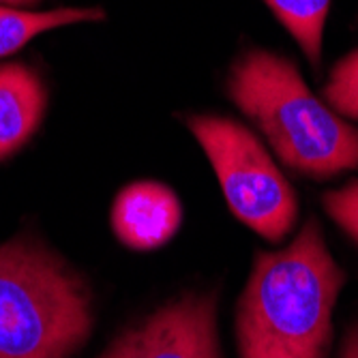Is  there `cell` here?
Masks as SVG:
<instances>
[{"mask_svg":"<svg viewBox=\"0 0 358 358\" xmlns=\"http://www.w3.org/2000/svg\"><path fill=\"white\" fill-rule=\"evenodd\" d=\"M41 0H0V5H7V7H17V9H32L37 7Z\"/></svg>","mask_w":358,"mask_h":358,"instance_id":"4fadbf2b","label":"cell"},{"mask_svg":"<svg viewBox=\"0 0 358 358\" xmlns=\"http://www.w3.org/2000/svg\"><path fill=\"white\" fill-rule=\"evenodd\" d=\"M103 358H223L213 294H185L127 331Z\"/></svg>","mask_w":358,"mask_h":358,"instance_id":"5b68a950","label":"cell"},{"mask_svg":"<svg viewBox=\"0 0 358 358\" xmlns=\"http://www.w3.org/2000/svg\"><path fill=\"white\" fill-rule=\"evenodd\" d=\"M182 223L178 195L164 182L138 180L127 185L114 200L112 227L116 238L136 251L168 245Z\"/></svg>","mask_w":358,"mask_h":358,"instance_id":"8992f818","label":"cell"},{"mask_svg":"<svg viewBox=\"0 0 358 358\" xmlns=\"http://www.w3.org/2000/svg\"><path fill=\"white\" fill-rule=\"evenodd\" d=\"M185 124L206 152L232 215L268 243H281L299 219V198L262 140L217 114H189Z\"/></svg>","mask_w":358,"mask_h":358,"instance_id":"277c9868","label":"cell"},{"mask_svg":"<svg viewBox=\"0 0 358 358\" xmlns=\"http://www.w3.org/2000/svg\"><path fill=\"white\" fill-rule=\"evenodd\" d=\"M341 358H358V327H354L348 333L343 350H341Z\"/></svg>","mask_w":358,"mask_h":358,"instance_id":"7c38bea8","label":"cell"},{"mask_svg":"<svg viewBox=\"0 0 358 358\" xmlns=\"http://www.w3.org/2000/svg\"><path fill=\"white\" fill-rule=\"evenodd\" d=\"M48 103V86L30 64L0 62V164L35 138Z\"/></svg>","mask_w":358,"mask_h":358,"instance_id":"52a82bcc","label":"cell"},{"mask_svg":"<svg viewBox=\"0 0 358 358\" xmlns=\"http://www.w3.org/2000/svg\"><path fill=\"white\" fill-rule=\"evenodd\" d=\"M225 88L283 166L315 180L358 170V127L315 96L292 60L249 48L232 62Z\"/></svg>","mask_w":358,"mask_h":358,"instance_id":"7a4b0ae2","label":"cell"},{"mask_svg":"<svg viewBox=\"0 0 358 358\" xmlns=\"http://www.w3.org/2000/svg\"><path fill=\"white\" fill-rule=\"evenodd\" d=\"M345 273L309 219L281 251H259L236 309L241 358H327Z\"/></svg>","mask_w":358,"mask_h":358,"instance_id":"6da1fadb","label":"cell"},{"mask_svg":"<svg viewBox=\"0 0 358 358\" xmlns=\"http://www.w3.org/2000/svg\"><path fill=\"white\" fill-rule=\"evenodd\" d=\"M324 99L339 116L358 120V50L343 56L331 69Z\"/></svg>","mask_w":358,"mask_h":358,"instance_id":"30bf717a","label":"cell"},{"mask_svg":"<svg viewBox=\"0 0 358 358\" xmlns=\"http://www.w3.org/2000/svg\"><path fill=\"white\" fill-rule=\"evenodd\" d=\"M322 206L341 230L358 243V180L322 195Z\"/></svg>","mask_w":358,"mask_h":358,"instance_id":"8fae6325","label":"cell"},{"mask_svg":"<svg viewBox=\"0 0 358 358\" xmlns=\"http://www.w3.org/2000/svg\"><path fill=\"white\" fill-rule=\"evenodd\" d=\"M90 329L80 275L35 243L0 247V358H71Z\"/></svg>","mask_w":358,"mask_h":358,"instance_id":"3957f363","label":"cell"},{"mask_svg":"<svg viewBox=\"0 0 358 358\" xmlns=\"http://www.w3.org/2000/svg\"><path fill=\"white\" fill-rule=\"evenodd\" d=\"M101 20H106V11L101 7H58L50 11H32L0 5V58L17 54L43 32Z\"/></svg>","mask_w":358,"mask_h":358,"instance_id":"ba28073f","label":"cell"},{"mask_svg":"<svg viewBox=\"0 0 358 358\" xmlns=\"http://www.w3.org/2000/svg\"><path fill=\"white\" fill-rule=\"evenodd\" d=\"M264 5L299 43L311 67L320 69L331 0H264Z\"/></svg>","mask_w":358,"mask_h":358,"instance_id":"9c48e42d","label":"cell"}]
</instances>
